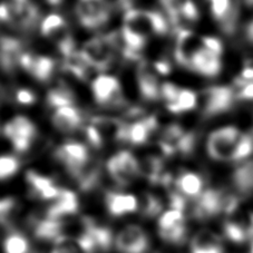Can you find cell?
Segmentation results:
<instances>
[{
	"label": "cell",
	"mask_w": 253,
	"mask_h": 253,
	"mask_svg": "<svg viewBox=\"0 0 253 253\" xmlns=\"http://www.w3.org/2000/svg\"><path fill=\"white\" fill-rule=\"evenodd\" d=\"M50 253H85L78 244L77 240L69 237L60 238L55 242V248Z\"/></svg>",
	"instance_id": "f35d334b"
},
{
	"label": "cell",
	"mask_w": 253,
	"mask_h": 253,
	"mask_svg": "<svg viewBox=\"0 0 253 253\" xmlns=\"http://www.w3.org/2000/svg\"><path fill=\"white\" fill-rule=\"evenodd\" d=\"M115 247L120 253H147L150 239L141 226L128 225L117 234Z\"/></svg>",
	"instance_id": "7c38bea8"
},
{
	"label": "cell",
	"mask_w": 253,
	"mask_h": 253,
	"mask_svg": "<svg viewBox=\"0 0 253 253\" xmlns=\"http://www.w3.org/2000/svg\"><path fill=\"white\" fill-rule=\"evenodd\" d=\"M96 103L103 106H120L123 100L121 85L117 78L100 75L91 84Z\"/></svg>",
	"instance_id": "8fae6325"
},
{
	"label": "cell",
	"mask_w": 253,
	"mask_h": 253,
	"mask_svg": "<svg viewBox=\"0 0 253 253\" xmlns=\"http://www.w3.org/2000/svg\"><path fill=\"white\" fill-rule=\"evenodd\" d=\"M41 32L43 36L51 39L57 45L64 57L75 51L73 38L62 16L56 14L47 16L42 20Z\"/></svg>",
	"instance_id": "8992f818"
},
{
	"label": "cell",
	"mask_w": 253,
	"mask_h": 253,
	"mask_svg": "<svg viewBox=\"0 0 253 253\" xmlns=\"http://www.w3.org/2000/svg\"><path fill=\"white\" fill-rule=\"evenodd\" d=\"M46 1L53 6H57L60 2H62V0H46Z\"/></svg>",
	"instance_id": "c3c4849f"
},
{
	"label": "cell",
	"mask_w": 253,
	"mask_h": 253,
	"mask_svg": "<svg viewBox=\"0 0 253 253\" xmlns=\"http://www.w3.org/2000/svg\"><path fill=\"white\" fill-rule=\"evenodd\" d=\"M19 169V161L14 156H0V180H5L14 175Z\"/></svg>",
	"instance_id": "ab89813d"
},
{
	"label": "cell",
	"mask_w": 253,
	"mask_h": 253,
	"mask_svg": "<svg viewBox=\"0 0 253 253\" xmlns=\"http://www.w3.org/2000/svg\"><path fill=\"white\" fill-rule=\"evenodd\" d=\"M51 122L56 128L63 133L74 132L82 123V115L73 106L57 108L51 117Z\"/></svg>",
	"instance_id": "4316f807"
},
{
	"label": "cell",
	"mask_w": 253,
	"mask_h": 253,
	"mask_svg": "<svg viewBox=\"0 0 253 253\" xmlns=\"http://www.w3.org/2000/svg\"><path fill=\"white\" fill-rule=\"evenodd\" d=\"M16 99L19 104H23V105H30V104H34L35 100H36V96L33 93L32 90L28 89H19L16 94Z\"/></svg>",
	"instance_id": "ee69618b"
},
{
	"label": "cell",
	"mask_w": 253,
	"mask_h": 253,
	"mask_svg": "<svg viewBox=\"0 0 253 253\" xmlns=\"http://www.w3.org/2000/svg\"><path fill=\"white\" fill-rule=\"evenodd\" d=\"M242 133L235 126H224L210 134L207 142V151L215 161H231Z\"/></svg>",
	"instance_id": "277c9868"
},
{
	"label": "cell",
	"mask_w": 253,
	"mask_h": 253,
	"mask_svg": "<svg viewBox=\"0 0 253 253\" xmlns=\"http://www.w3.org/2000/svg\"><path fill=\"white\" fill-rule=\"evenodd\" d=\"M198 95L194 91L190 89H181L180 95H178L177 102L175 105H173L171 108H169V112L172 113H182L194 110L198 105Z\"/></svg>",
	"instance_id": "d590c367"
},
{
	"label": "cell",
	"mask_w": 253,
	"mask_h": 253,
	"mask_svg": "<svg viewBox=\"0 0 253 253\" xmlns=\"http://www.w3.org/2000/svg\"><path fill=\"white\" fill-rule=\"evenodd\" d=\"M123 28L147 39L150 35H163L167 33L168 23L160 12L130 8L125 11Z\"/></svg>",
	"instance_id": "3957f363"
},
{
	"label": "cell",
	"mask_w": 253,
	"mask_h": 253,
	"mask_svg": "<svg viewBox=\"0 0 253 253\" xmlns=\"http://www.w3.org/2000/svg\"><path fill=\"white\" fill-rule=\"evenodd\" d=\"M155 71L161 75H168L171 71V65H169L167 60H160L155 64Z\"/></svg>",
	"instance_id": "bcb514c9"
},
{
	"label": "cell",
	"mask_w": 253,
	"mask_h": 253,
	"mask_svg": "<svg viewBox=\"0 0 253 253\" xmlns=\"http://www.w3.org/2000/svg\"><path fill=\"white\" fill-rule=\"evenodd\" d=\"M250 253H253V244H252V247H251V250H250Z\"/></svg>",
	"instance_id": "f907efd6"
},
{
	"label": "cell",
	"mask_w": 253,
	"mask_h": 253,
	"mask_svg": "<svg viewBox=\"0 0 253 253\" xmlns=\"http://www.w3.org/2000/svg\"><path fill=\"white\" fill-rule=\"evenodd\" d=\"M223 230L225 237L234 243H243L253 239V213L249 212L241 219L226 220Z\"/></svg>",
	"instance_id": "cb8c5ba5"
},
{
	"label": "cell",
	"mask_w": 253,
	"mask_h": 253,
	"mask_svg": "<svg viewBox=\"0 0 253 253\" xmlns=\"http://www.w3.org/2000/svg\"><path fill=\"white\" fill-rule=\"evenodd\" d=\"M202 42V41H201ZM189 68L206 77H215L221 72L220 56L207 49L202 43L190 59Z\"/></svg>",
	"instance_id": "2e32d148"
},
{
	"label": "cell",
	"mask_w": 253,
	"mask_h": 253,
	"mask_svg": "<svg viewBox=\"0 0 253 253\" xmlns=\"http://www.w3.org/2000/svg\"><path fill=\"white\" fill-rule=\"evenodd\" d=\"M20 66L26 69L36 80L46 82L49 80L54 72L55 62L49 57L35 56L26 51L21 57Z\"/></svg>",
	"instance_id": "ffe728a7"
},
{
	"label": "cell",
	"mask_w": 253,
	"mask_h": 253,
	"mask_svg": "<svg viewBox=\"0 0 253 253\" xmlns=\"http://www.w3.org/2000/svg\"><path fill=\"white\" fill-rule=\"evenodd\" d=\"M192 253H224L221 239L210 230L199 231L191 242Z\"/></svg>",
	"instance_id": "484cf974"
},
{
	"label": "cell",
	"mask_w": 253,
	"mask_h": 253,
	"mask_svg": "<svg viewBox=\"0 0 253 253\" xmlns=\"http://www.w3.org/2000/svg\"><path fill=\"white\" fill-rule=\"evenodd\" d=\"M116 51L117 34L114 33L89 39L83 46L81 53L89 67L103 71L110 66Z\"/></svg>",
	"instance_id": "7a4b0ae2"
},
{
	"label": "cell",
	"mask_w": 253,
	"mask_h": 253,
	"mask_svg": "<svg viewBox=\"0 0 253 253\" xmlns=\"http://www.w3.org/2000/svg\"><path fill=\"white\" fill-rule=\"evenodd\" d=\"M138 87L144 99L155 100L161 95L158 78L150 71L145 63H142L138 68Z\"/></svg>",
	"instance_id": "83f0119b"
},
{
	"label": "cell",
	"mask_w": 253,
	"mask_h": 253,
	"mask_svg": "<svg viewBox=\"0 0 253 253\" xmlns=\"http://www.w3.org/2000/svg\"><path fill=\"white\" fill-rule=\"evenodd\" d=\"M233 184L239 193L249 194L253 192V161L247 162L235 169Z\"/></svg>",
	"instance_id": "f546056e"
},
{
	"label": "cell",
	"mask_w": 253,
	"mask_h": 253,
	"mask_svg": "<svg viewBox=\"0 0 253 253\" xmlns=\"http://www.w3.org/2000/svg\"><path fill=\"white\" fill-rule=\"evenodd\" d=\"M201 41H202V45L206 47L207 49L211 50L212 53L221 56L222 51H223V46H222L221 41H219V39L215 37H210V36L202 37L201 38Z\"/></svg>",
	"instance_id": "7bdbcfd3"
},
{
	"label": "cell",
	"mask_w": 253,
	"mask_h": 253,
	"mask_svg": "<svg viewBox=\"0 0 253 253\" xmlns=\"http://www.w3.org/2000/svg\"><path fill=\"white\" fill-rule=\"evenodd\" d=\"M246 2L248 3V5L253 6V0H246Z\"/></svg>",
	"instance_id": "681fc988"
},
{
	"label": "cell",
	"mask_w": 253,
	"mask_h": 253,
	"mask_svg": "<svg viewBox=\"0 0 253 253\" xmlns=\"http://www.w3.org/2000/svg\"><path fill=\"white\" fill-rule=\"evenodd\" d=\"M253 154V136L252 134H242L237 147L232 154V162H241Z\"/></svg>",
	"instance_id": "8d00e7d4"
},
{
	"label": "cell",
	"mask_w": 253,
	"mask_h": 253,
	"mask_svg": "<svg viewBox=\"0 0 253 253\" xmlns=\"http://www.w3.org/2000/svg\"><path fill=\"white\" fill-rule=\"evenodd\" d=\"M32 225L34 235L41 241L55 243L60 238L66 237V224L63 220H55L46 216L43 219L34 220Z\"/></svg>",
	"instance_id": "7402d4cb"
},
{
	"label": "cell",
	"mask_w": 253,
	"mask_h": 253,
	"mask_svg": "<svg viewBox=\"0 0 253 253\" xmlns=\"http://www.w3.org/2000/svg\"><path fill=\"white\" fill-rule=\"evenodd\" d=\"M201 38L199 39L189 29H183L176 33L175 58L176 62L183 67L189 68L190 59L196 49L201 46Z\"/></svg>",
	"instance_id": "603a6c76"
},
{
	"label": "cell",
	"mask_w": 253,
	"mask_h": 253,
	"mask_svg": "<svg viewBox=\"0 0 253 253\" xmlns=\"http://www.w3.org/2000/svg\"><path fill=\"white\" fill-rule=\"evenodd\" d=\"M107 171L113 180L121 186L129 185L141 174L137 160L127 151L112 156L107 162Z\"/></svg>",
	"instance_id": "52a82bcc"
},
{
	"label": "cell",
	"mask_w": 253,
	"mask_h": 253,
	"mask_svg": "<svg viewBox=\"0 0 253 253\" xmlns=\"http://www.w3.org/2000/svg\"><path fill=\"white\" fill-rule=\"evenodd\" d=\"M77 211L78 200L76 194L69 190L60 189L57 198L47 209L46 216L55 220H63L65 216L76 214Z\"/></svg>",
	"instance_id": "d6986e66"
},
{
	"label": "cell",
	"mask_w": 253,
	"mask_h": 253,
	"mask_svg": "<svg viewBox=\"0 0 253 253\" xmlns=\"http://www.w3.org/2000/svg\"><path fill=\"white\" fill-rule=\"evenodd\" d=\"M74 95L67 87L59 86L51 89L47 95V103L51 107L60 108L72 106L74 104Z\"/></svg>",
	"instance_id": "836d02e7"
},
{
	"label": "cell",
	"mask_w": 253,
	"mask_h": 253,
	"mask_svg": "<svg viewBox=\"0 0 253 253\" xmlns=\"http://www.w3.org/2000/svg\"><path fill=\"white\" fill-rule=\"evenodd\" d=\"M239 208V198L234 194L220 190H207L201 194L196 202L193 216L200 221L210 219V217L224 212L232 215Z\"/></svg>",
	"instance_id": "6da1fadb"
},
{
	"label": "cell",
	"mask_w": 253,
	"mask_h": 253,
	"mask_svg": "<svg viewBox=\"0 0 253 253\" xmlns=\"http://www.w3.org/2000/svg\"><path fill=\"white\" fill-rule=\"evenodd\" d=\"M139 169L141 173L145 176L151 183H161L164 176L163 174V161L155 158V156H151L144 160L142 165H139Z\"/></svg>",
	"instance_id": "d6a6232c"
},
{
	"label": "cell",
	"mask_w": 253,
	"mask_h": 253,
	"mask_svg": "<svg viewBox=\"0 0 253 253\" xmlns=\"http://www.w3.org/2000/svg\"><path fill=\"white\" fill-rule=\"evenodd\" d=\"M246 37H247V41L249 42L253 43V19L249 21V24L247 25V28H246Z\"/></svg>",
	"instance_id": "7dc6e473"
},
{
	"label": "cell",
	"mask_w": 253,
	"mask_h": 253,
	"mask_svg": "<svg viewBox=\"0 0 253 253\" xmlns=\"http://www.w3.org/2000/svg\"><path fill=\"white\" fill-rule=\"evenodd\" d=\"M26 53L23 43L17 39L2 37L0 39V67L6 72H12L20 66V60Z\"/></svg>",
	"instance_id": "44dd1931"
},
{
	"label": "cell",
	"mask_w": 253,
	"mask_h": 253,
	"mask_svg": "<svg viewBox=\"0 0 253 253\" xmlns=\"http://www.w3.org/2000/svg\"><path fill=\"white\" fill-rule=\"evenodd\" d=\"M55 155L73 176L89 162L87 148L83 144L77 142L65 143L64 145L57 148Z\"/></svg>",
	"instance_id": "4fadbf2b"
},
{
	"label": "cell",
	"mask_w": 253,
	"mask_h": 253,
	"mask_svg": "<svg viewBox=\"0 0 253 253\" xmlns=\"http://www.w3.org/2000/svg\"><path fill=\"white\" fill-rule=\"evenodd\" d=\"M29 193L33 198L41 200H55L57 198L60 189L55 185V183L49 177L41 175L35 171H28L26 174Z\"/></svg>",
	"instance_id": "e0dca14e"
},
{
	"label": "cell",
	"mask_w": 253,
	"mask_h": 253,
	"mask_svg": "<svg viewBox=\"0 0 253 253\" xmlns=\"http://www.w3.org/2000/svg\"><path fill=\"white\" fill-rule=\"evenodd\" d=\"M175 184L180 193L187 196H199L203 193V181L195 173L186 172L181 174L177 177Z\"/></svg>",
	"instance_id": "4dcf8cb0"
},
{
	"label": "cell",
	"mask_w": 253,
	"mask_h": 253,
	"mask_svg": "<svg viewBox=\"0 0 253 253\" xmlns=\"http://www.w3.org/2000/svg\"><path fill=\"white\" fill-rule=\"evenodd\" d=\"M163 209V204L153 194H146L143 199L142 213L146 217H154L160 214Z\"/></svg>",
	"instance_id": "74e56055"
},
{
	"label": "cell",
	"mask_w": 253,
	"mask_h": 253,
	"mask_svg": "<svg viewBox=\"0 0 253 253\" xmlns=\"http://www.w3.org/2000/svg\"><path fill=\"white\" fill-rule=\"evenodd\" d=\"M210 6V11L221 28L226 34H232L237 20V9L233 0H206Z\"/></svg>",
	"instance_id": "ac0fdd59"
},
{
	"label": "cell",
	"mask_w": 253,
	"mask_h": 253,
	"mask_svg": "<svg viewBox=\"0 0 253 253\" xmlns=\"http://www.w3.org/2000/svg\"><path fill=\"white\" fill-rule=\"evenodd\" d=\"M182 88L176 86L175 84H172V83H165L161 87V95L163 96V98L167 103L168 110L171 108L173 105H175L177 102L178 95H180V91Z\"/></svg>",
	"instance_id": "b9f144b4"
},
{
	"label": "cell",
	"mask_w": 253,
	"mask_h": 253,
	"mask_svg": "<svg viewBox=\"0 0 253 253\" xmlns=\"http://www.w3.org/2000/svg\"><path fill=\"white\" fill-rule=\"evenodd\" d=\"M199 17H200V14H199L198 6L195 5L193 0H183L181 5V18H182L184 28L186 24H191V23H195V21H198Z\"/></svg>",
	"instance_id": "60d3db41"
},
{
	"label": "cell",
	"mask_w": 253,
	"mask_h": 253,
	"mask_svg": "<svg viewBox=\"0 0 253 253\" xmlns=\"http://www.w3.org/2000/svg\"><path fill=\"white\" fill-rule=\"evenodd\" d=\"M98 134L100 141L117 139V141H127L128 125L119 119L106 116H97L91 119L90 125Z\"/></svg>",
	"instance_id": "9a60e30c"
},
{
	"label": "cell",
	"mask_w": 253,
	"mask_h": 253,
	"mask_svg": "<svg viewBox=\"0 0 253 253\" xmlns=\"http://www.w3.org/2000/svg\"><path fill=\"white\" fill-rule=\"evenodd\" d=\"M5 253H32L28 239L19 232H12L3 242Z\"/></svg>",
	"instance_id": "e575fe53"
},
{
	"label": "cell",
	"mask_w": 253,
	"mask_h": 253,
	"mask_svg": "<svg viewBox=\"0 0 253 253\" xmlns=\"http://www.w3.org/2000/svg\"><path fill=\"white\" fill-rule=\"evenodd\" d=\"M63 67L65 71L73 74L74 76L81 80H85L87 75V68L89 65L87 64L85 58L83 57L81 51H74L71 55L64 57V65Z\"/></svg>",
	"instance_id": "1f68e13d"
},
{
	"label": "cell",
	"mask_w": 253,
	"mask_h": 253,
	"mask_svg": "<svg viewBox=\"0 0 253 253\" xmlns=\"http://www.w3.org/2000/svg\"><path fill=\"white\" fill-rule=\"evenodd\" d=\"M107 211L113 216H122L137 210V200L134 195L110 192L105 198Z\"/></svg>",
	"instance_id": "d4e9b609"
},
{
	"label": "cell",
	"mask_w": 253,
	"mask_h": 253,
	"mask_svg": "<svg viewBox=\"0 0 253 253\" xmlns=\"http://www.w3.org/2000/svg\"><path fill=\"white\" fill-rule=\"evenodd\" d=\"M204 116L212 117L231 110L234 104L235 91L228 86H211L201 93Z\"/></svg>",
	"instance_id": "5b68a950"
},
{
	"label": "cell",
	"mask_w": 253,
	"mask_h": 253,
	"mask_svg": "<svg viewBox=\"0 0 253 253\" xmlns=\"http://www.w3.org/2000/svg\"><path fill=\"white\" fill-rule=\"evenodd\" d=\"M76 15L82 26L88 29L102 27L110 18V7L106 0H78Z\"/></svg>",
	"instance_id": "ba28073f"
},
{
	"label": "cell",
	"mask_w": 253,
	"mask_h": 253,
	"mask_svg": "<svg viewBox=\"0 0 253 253\" xmlns=\"http://www.w3.org/2000/svg\"><path fill=\"white\" fill-rule=\"evenodd\" d=\"M159 234L168 243L182 246L185 242L187 234L183 212L172 209L165 212L159 220Z\"/></svg>",
	"instance_id": "30bf717a"
},
{
	"label": "cell",
	"mask_w": 253,
	"mask_h": 253,
	"mask_svg": "<svg viewBox=\"0 0 253 253\" xmlns=\"http://www.w3.org/2000/svg\"><path fill=\"white\" fill-rule=\"evenodd\" d=\"M235 98L238 100H253V83L243 85L235 91Z\"/></svg>",
	"instance_id": "f6af8a7d"
},
{
	"label": "cell",
	"mask_w": 253,
	"mask_h": 253,
	"mask_svg": "<svg viewBox=\"0 0 253 253\" xmlns=\"http://www.w3.org/2000/svg\"><path fill=\"white\" fill-rule=\"evenodd\" d=\"M156 127H158V122L154 116L135 122V123L128 125L127 141L135 145L145 143Z\"/></svg>",
	"instance_id": "f1b7e54d"
},
{
	"label": "cell",
	"mask_w": 253,
	"mask_h": 253,
	"mask_svg": "<svg viewBox=\"0 0 253 253\" xmlns=\"http://www.w3.org/2000/svg\"><path fill=\"white\" fill-rule=\"evenodd\" d=\"M3 134L18 152H25L32 145L37 135V129L27 117L17 116L5 125Z\"/></svg>",
	"instance_id": "9c48e42d"
},
{
	"label": "cell",
	"mask_w": 253,
	"mask_h": 253,
	"mask_svg": "<svg viewBox=\"0 0 253 253\" xmlns=\"http://www.w3.org/2000/svg\"><path fill=\"white\" fill-rule=\"evenodd\" d=\"M11 15V24L15 27L30 30L37 24L39 12L38 8L30 0H7Z\"/></svg>",
	"instance_id": "5bb4252c"
}]
</instances>
